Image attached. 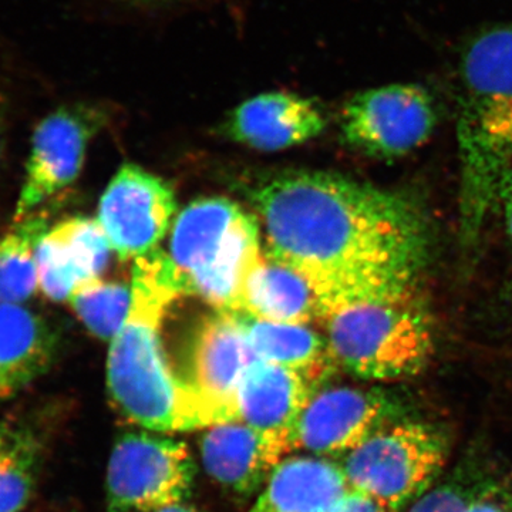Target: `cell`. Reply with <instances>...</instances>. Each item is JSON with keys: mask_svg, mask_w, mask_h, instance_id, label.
I'll return each instance as SVG.
<instances>
[{"mask_svg": "<svg viewBox=\"0 0 512 512\" xmlns=\"http://www.w3.org/2000/svg\"><path fill=\"white\" fill-rule=\"evenodd\" d=\"M261 235L258 220L227 198L191 202L174 222L168 254L185 293L242 315L245 286L264 252Z\"/></svg>", "mask_w": 512, "mask_h": 512, "instance_id": "277c9868", "label": "cell"}, {"mask_svg": "<svg viewBox=\"0 0 512 512\" xmlns=\"http://www.w3.org/2000/svg\"><path fill=\"white\" fill-rule=\"evenodd\" d=\"M0 153H2V113H0Z\"/></svg>", "mask_w": 512, "mask_h": 512, "instance_id": "f1b7e54d", "label": "cell"}, {"mask_svg": "<svg viewBox=\"0 0 512 512\" xmlns=\"http://www.w3.org/2000/svg\"><path fill=\"white\" fill-rule=\"evenodd\" d=\"M158 512H202V511L197 510V508L190 507V505L181 503V504L171 505V507L164 508V510H161Z\"/></svg>", "mask_w": 512, "mask_h": 512, "instance_id": "4316f807", "label": "cell"}, {"mask_svg": "<svg viewBox=\"0 0 512 512\" xmlns=\"http://www.w3.org/2000/svg\"><path fill=\"white\" fill-rule=\"evenodd\" d=\"M325 127V116L315 101L291 92H269L229 111L220 131L242 146L279 151L308 143Z\"/></svg>", "mask_w": 512, "mask_h": 512, "instance_id": "5bb4252c", "label": "cell"}, {"mask_svg": "<svg viewBox=\"0 0 512 512\" xmlns=\"http://www.w3.org/2000/svg\"><path fill=\"white\" fill-rule=\"evenodd\" d=\"M195 464L183 441L157 431L121 434L107 466L109 512H158L190 497Z\"/></svg>", "mask_w": 512, "mask_h": 512, "instance_id": "52a82bcc", "label": "cell"}, {"mask_svg": "<svg viewBox=\"0 0 512 512\" xmlns=\"http://www.w3.org/2000/svg\"><path fill=\"white\" fill-rule=\"evenodd\" d=\"M242 315L284 325H309L322 320L323 305L305 275L264 251L245 286Z\"/></svg>", "mask_w": 512, "mask_h": 512, "instance_id": "d6986e66", "label": "cell"}, {"mask_svg": "<svg viewBox=\"0 0 512 512\" xmlns=\"http://www.w3.org/2000/svg\"><path fill=\"white\" fill-rule=\"evenodd\" d=\"M265 252L336 306L413 288L429 261L430 229L406 195L325 171H288L252 191ZM323 319V318H322Z\"/></svg>", "mask_w": 512, "mask_h": 512, "instance_id": "6da1fadb", "label": "cell"}, {"mask_svg": "<svg viewBox=\"0 0 512 512\" xmlns=\"http://www.w3.org/2000/svg\"><path fill=\"white\" fill-rule=\"evenodd\" d=\"M131 298V284L103 281L100 276L77 286L67 302L93 336L111 342L126 322Z\"/></svg>", "mask_w": 512, "mask_h": 512, "instance_id": "603a6c76", "label": "cell"}, {"mask_svg": "<svg viewBox=\"0 0 512 512\" xmlns=\"http://www.w3.org/2000/svg\"><path fill=\"white\" fill-rule=\"evenodd\" d=\"M104 121L101 107L76 104L60 107L37 124L13 222L35 214L43 202L76 181L90 140Z\"/></svg>", "mask_w": 512, "mask_h": 512, "instance_id": "9c48e42d", "label": "cell"}, {"mask_svg": "<svg viewBox=\"0 0 512 512\" xmlns=\"http://www.w3.org/2000/svg\"><path fill=\"white\" fill-rule=\"evenodd\" d=\"M56 353V336L45 320L25 305L0 303V403L46 375Z\"/></svg>", "mask_w": 512, "mask_h": 512, "instance_id": "e0dca14e", "label": "cell"}, {"mask_svg": "<svg viewBox=\"0 0 512 512\" xmlns=\"http://www.w3.org/2000/svg\"><path fill=\"white\" fill-rule=\"evenodd\" d=\"M258 360L241 315L215 312L192 336L187 375L181 377L205 402L238 420L237 390L245 370Z\"/></svg>", "mask_w": 512, "mask_h": 512, "instance_id": "7c38bea8", "label": "cell"}, {"mask_svg": "<svg viewBox=\"0 0 512 512\" xmlns=\"http://www.w3.org/2000/svg\"><path fill=\"white\" fill-rule=\"evenodd\" d=\"M43 443L29 421H0V512H20L32 500Z\"/></svg>", "mask_w": 512, "mask_h": 512, "instance_id": "44dd1931", "label": "cell"}, {"mask_svg": "<svg viewBox=\"0 0 512 512\" xmlns=\"http://www.w3.org/2000/svg\"><path fill=\"white\" fill-rule=\"evenodd\" d=\"M447 458L443 434L421 421L390 423L343 460L350 487L397 511L429 491Z\"/></svg>", "mask_w": 512, "mask_h": 512, "instance_id": "8992f818", "label": "cell"}, {"mask_svg": "<svg viewBox=\"0 0 512 512\" xmlns=\"http://www.w3.org/2000/svg\"><path fill=\"white\" fill-rule=\"evenodd\" d=\"M507 227L512 239V184H510V191H508L507 198Z\"/></svg>", "mask_w": 512, "mask_h": 512, "instance_id": "83f0119b", "label": "cell"}, {"mask_svg": "<svg viewBox=\"0 0 512 512\" xmlns=\"http://www.w3.org/2000/svg\"><path fill=\"white\" fill-rule=\"evenodd\" d=\"M316 392L298 373L255 360L237 390L238 420L258 433L281 463L284 454L295 450L302 414Z\"/></svg>", "mask_w": 512, "mask_h": 512, "instance_id": "4fadbf2b", "label": "cell"}, {"mask_svg": "<svg viewBox=\"0 0 512 512\" xmlns=\"http://www.w3.org/2000/svg\"><path fill=\"white\" fill-rule=\"evenodd\" d=\"M131 306L110 342L107 390L126 419L157 433L208 429L228 417L175 375L161 340L168 308L187 295L170 256L157 249L134 261Z\"/></svg>", "mask_w": 512, "mask_h": 512, "instance_id": "7a4b0ae2", "label": "cell"}, {"mask_svg": "<svg viewBox=\"0 0 512 512\" xmlns=\"http://www.w3.org/2000/svg\"><path fill=\"white\" fill-rule=\"evenodd\" d=\"M111 249L97 220L76 217L47 229L37 247L39 289L56 302L69 301L77 286L100 278Z\"/></svg>", "mask_w": 512, "mask_h": 512, "instance_id": "9a60e30c", "label": "cell"}, {"mask_svg": "<svg viewBox=\"0 0 512 512\" xmlns=\"http://www.w3.org/2000/svg\"><path fill=\"white\" fill-rule=\"evenodd\" d=\"M430 94L417 84H390L357 93L340 120L348 146L376 158L412 153L429 140L436 127Z\"/></svg>", "mask_w": 512, "mask_h": 512, "instance_id": "ba28073f", "label": "cell"}, {"mask_svg": "<svg viewBox=\"0 0 512 512\" xmlns=\"http://www.w3.org/2000/svg\"><path fill=\"white\" fill-rule=\"evenodd\" d=\"M177 212L170 184L140 165L126 164L101 195L97 222L123 261L157 251Z\"/></svg>", "mask_w": 512, "mask_h": 512, "instance_id": "30bf717a", "label": "cell"}, {"mask_svg": "<svg viewBox=\"0 0 512 512\" xmlns=\"http://www.w3.org/2000/svg\"><path fill=\"white\" fill-rule=\"evenodd\" d=\"M350 490L338 464L318 457L286 458L249 512H336Z\"/></svg>", "mask_w": 512, "mask_h": 512, "instance_id": "2e32d148", "label": "cell"}, {"mask_svg": "<svg viewBox=\"0 0 512 512\" xmlns=\"http://www.w3.org/2000/svg\"><path fill=\"white\" fill-rule=\"evenodd\" d=\"M47 229L45 214L35 212L0 237V303L25 305L39 289L36 252Z\"/></svg>", "mask_w": 512, "mask_h": 512, "instance_id": "7402d4cb", "label": "cell"}, {"mask_svg": "<svg viewBox=\"0 0 512 512\" xmlns=\"http://www.w3.org/2000/svg\"><path fill=\"white\" fill-rule=\"evenodd\" d=\"M336 512H393L360 491L350 490Z\"/></svg>", "mask_w": 512, "mask_h": 512, "instance_id": "d4e9b609", "label": "cell"}, {"mask_svg": "<svg viewBox=\"0 0 512 512\" xmlns=\"http://www.w3.org/2000/svg\"><path fill=\"white\" fill-rule=\"evenodd\" d=\"M463 512H511L505 505L501 504L500 501H495L493 498L487 497H473L471 495L470 500Z\"/></svg>", "mask_w": 512, "mask_h": 512, "instance_id": "484cf974", "label": "cell"}, {"mask_svg": "<svg viewBox=\"0 0 512 512\" xmlns=\"http://www.w3.org/2000/svg\"><path fill=\"white\" fill-rule=\"evenodd\" d=\"M470 497L456 485H441L417 498L407 512H463Z\"/></svg>", "mask_w": 512, "mask_h": 512, "instance_id": "cb8c5ba5", "label": "cell"}, {"mask_svg": "<svg viewBox=\"0 0 512 512\" xmlns=\"http://www.w3.org/2000/svg\"><path fill=\"white\" fill-rule=\"evenodd\" d=\"M201 458L212 480L242 497L259 490L278 466L262 437L241 420L205 429Z\"/></svg>", "mask_w": 512, "mask_h": 512, "instance_id": "ac0fdd59", "label": "cell"}, {"mask_svg": "<svg viewBox=\"0 0 512 512\" xmlns=\"http://www.w3.org/2000/svg\"><path fill=\"white\" fill-rule=\"evenodd\" d=\"M461 229L477 238L512 167V28L477 37L460 67Z\"/></svg>", "mask_w": 512, "mask_h": 512, "instance_id": "3957f363", "label": "cell"}, {"mask_svg": "<svg viewBox=\"0 0 512 512\" xmlns=\"http://www.w3.org/2000/svg\"><path fill=\"white\" fill-rule=\"evenodd\" d=\"M339 366L365 380L393 382L419 375L433 353V329L416 289L369 296L323 316Z\"/></svg>", "mask_w": 512, "mask_h": 512, "instance_id": "5b68a950", "label": "cell"}, {"mask_svg": "<svg viewBox=\"0 0 512 512\" xmlns=\"http://www.w3.org/2000/svg\"><path fill=\"white\" fill-rule=\"evenodd\" d=\"M397 414V404L380 390L332 387L309 400L296 434V448L315 456H348Z\"/></svg>", "mask_w": 512, "mask_h": 512, "instance_id": "8fae6325", "label": "cell"}, {"mask_svg": "<svg viewBox=\"0 0 512 512\" xmlns=\"http://www.w3.org/2000/svg\"><path fill=\"white\" fill-rule=\"evenodd\" d=\"M242 316L256 357L298 373L316 390L335 375L339 363L328 338L308 325H284Z\"/></svg>", "mask_w": 512, "mask_h": 512, "instance_id": "ffe728a7", "label": "cell"}]
</instances>
